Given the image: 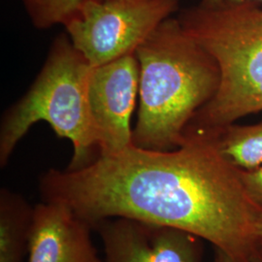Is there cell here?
<instances>
[{"label":"cell","instance_id":"cell-7","mask_svg":"<svg viewBox=\"0 0 262 262\" xmlns=\"http://www.w3.org/2000/svg\"><path fill=\"white\" fill-rule=\"evenodd\" d=\"M105 262H202L203 239L185 230L130 217H107L93 225Z\"/></svg>","mask_w":262,"mask_h":262},{"label":"cell","instance_id":"cell-2","mask_svg":"<svg viewBox=\"0 0 262 262\" xmlns=\"http://www.w3.org/2000/svg\"><path fill=\"white\" fill-rule=\"evenodd\" d=\"M135 56L140 78L133 145L145 150H175L185 142L196 113L215 95L219 67L173 17L141 44Z\"/></svg>","mask_w":262,"mask_h":262},{"label":"cell","instance_id":"cell-3","mask_svg":"<svg viewBox=\"0 0 262 262\" xmlns=\"http://www.w3.org/2000/svg\"><path fill=\"white\" fill-rule=\"evenodd\" d=\"M178 19L220 70L215 95L187 127L219 130L262 111V6L199 3L182 11Z\"/></svg>","mask_w":262,"mask_h":262},{"label":"cell","instance_id":"cell-5","mask_svg":"<svg viewBox=\"0 0 262 262\" xmlns=\"http://www.w3.org/2000/svg\"><path fill=\"white\" fill-rule=\"evenodd\" d=\"M179 4L180 0H89L64 28L74 47L97 67L135 54Z\"/></svg>","mask_w":262,"mask_h":262},{"label":"cell","instance_id":"cell-11","mask_svg":"<svg viewBox=\"0 0 262 262\" xmlns=\"http://www.w3.org/2000/svg\"><path fill=\"white\" fill-rule=\"evenodd\" d=\"M86 1L89 0H21L32 26L43 30L57 25L66 27Z\"/></svg>","mask_w":262,"mask_h":262},{"label":"cell","instance_id":"cell-16","mask_svg":"<svg viewBox=\"0 0 262 262\" xmlns=\"http://www.w3.org/2000/svg\"><path fill=\"white\" fill-rule=\"evenodd\" d=\"M102 1H105V0H102Z\"/></svg>","mask_w":262,"mask_h":262},{"label":"cell","instance_id":"cell-15","mask_svg":"<svg viewBox=\"0 0 262 262\" xmlns=\"http://www.w3.org/2000/svg\"><path fill=\"white\" fill-rule=\"evenodd\" d=\"M214 262H235L227 253L223 252L222 250L215 248V258Z\"/></svg>","mask_w":262,"mask_h":262},{"label":"cell","instance_id":"cell-13","mask_svg":"<svg viewBox=\"0 0 262 262\" xmlns=\"http://www.w3.org/2000/svg\"><path fill=\"white\" fill-rule=\"evenodd\" d=\"M245 2L255 3L262 6V0H201L200 4L206 6H216V5H227V4H239Z\"/></svg>","mask_w":262,"mask_h":262},{"label":"cell","instance_id":"cell-12","mask_svg":"<svg viewBox=\"0 0 262 262\" xmlns=\"http://www.w3.org/2000/svg\"><path fill=\"white\" fill-rule=\"evenodd\" d=\"M238 172L246 193L262 211V165L252 170L238 169Z\"/></svg>","mask_w":262,"mask_h":262},{"label":"cell","instance_id":"cell-8","mask_svg":"<svg viewBox=\"0 0 262 262\" xmlns=\"http://www.w3.org/2000/svg\"><path fill=\"white\" fill-rule=\"evenodd\" d=\"M92 231L71 208L42 201L34 206L28 262H103Z\"/></svg>","mask_w":262,"mask_h":262},{"label":"cell","instance_id":"cell-6","mask_svg":"<svg viewBox=\"0 0 262 262\" xmlns=\"http://www.w3.org/2000/svg\"><path fill=\"white\" fill-rule=\"evenodd\" d=\"M139 78L135 54L94 67L89 100L100 156L116 154L133 145L131 116L139 94Z\"/></svg>","mask_w":262,"mask_h":262},{"label":"cell","instance_id":"cell-10","mask_svg":"<svg viewBox=\"0 0 262 262\" xmlns=\"http://www.w3.org/2000/svg\"><path fill=\"white\" fill-rule=\"evenodd\" d=\"M213 133L220 154L234 167L252 170L262 165V122L231 123Z\"/></svg>","mask_w":262,"mask_h":262},{"label":"cell","instance_id":"cell-14","mask_svg":"<svg viewBox=\"0 0 262 262\" xmlns=\"http://www.w3.org/2000/svg\"><path fill=\"white\" fill-rule=\"evenodd\" d=\"M257 262H262V212L257 224Z\"/></svg>","mask_w":262,"mask_h":262},{"label":"cell","instance_id":"cell-1","mask_svg":"<svg viewBox=\"0 0 262 262\" xmlns=\"http://www.w3.org/2000/svg\"><path fill=\"white\" fill-rule=\"evenodd\" d=\"M175 150L134 145L84 168H51L39 179L43 201L61 203L93 226L123 216L178 228L206 240L235 262H257L261 210L238 168L220 154L211 131L187 127Z\"/></svg>","mask_w":262,"mask_h":262},{"label":"cell","instance_id":"cell-9","mask_svg":"<svg viewBox=\"0 0 262 262\" xmlns=\"http://www.w3.org/2000/svg\"><path fill=\"white\" fill-rule=\"evenodd\" d=\"M34 206L18 192L0 190V262H24L28 254Z\"/></svg>","mask_w":262,"mask_h":262},{"label":"cell","instance_id":"cell-4","mask_svg":"<svg viewBox=\"0 0 262 262\" xmlns=\"http://www.w3.org/2000/svg\"><path fill=\"white\" fill-rule=\"evenodd\" d=\"M94 70L67 33L53 41L47 59L28 92L3 115L0 124V166L31 126L46 122L56 135L71 142L68 170L84 168L100 156L91 116L89 86Z\"/></svg>","mask_w":262,"mask_h":262}]
</instances>
